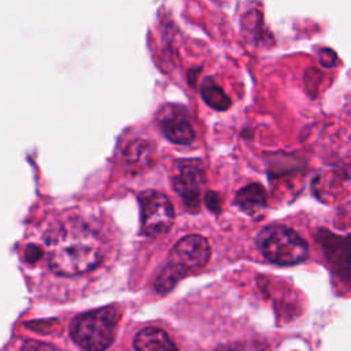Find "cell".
<instances>
[{"instance_id": "obj_1", "label": "cell", "mask_w": 351, "mask_h": 351, "mask_svg": "<svg viewBox=\"0 0 351 351\" xmlns=\"http://www.w3.org/2000/svg\"><path fill=\"white\" fill-rule=\"evenodd\" d=\"M48 265L59 276L73 277L92 270L103 255L99 234L80 222H67L53 228L45 237Z\"/></svg>"}, {"instance_id": "obj_2", "label": "cell", "mask_w": 351, "mask_h": 351, "mask_svg": "<svg viewBox=\"0 0 351 351\" xmlns=\"http://www.w3.org/2000/svg\"><path fill=\"white\" fill-rule=\"evenodd\" d=\"M210 252L207 240L199 234L180 239L170 250L167 265L155 278V289L159 293L169 292L181 277L202 269L208 262Z\"/></svg>"}, {"instance_id": "obj_3", "label": "cell", "mask_w": 351, "mask_h": 351, "mask_svg": "<svg viewBox=\"0 0 351 351\" xmlns=\"http://www.w3.org/2000/svg\"><path fill=\"white\" fill-rule=\"evenodd\" d=\"M119 311L112 306L77 315L70 324L71 339L86 351H104L111 346Z\"/></svg>"}, {"instance_id": "obj_4", "label": "cell", "mask_w": 351, "mask_h": 351, "mask_svg": "<svg viewBox=\"0 0 351 351\" xmlns=\"http://www.w3.org/2000/svg\"><path fill=\"white\" fill-rule=\"evenodd\" d=\"M256 245L267 261L280 266L298 265L308 255L307 243L284 225L263 228L256 236Z\"/></svg>"}, {"instance_id": "obj_5", "label": "cell", "mask_w": 351, "mask_h": 351, "mask_svg": "<svg viewBox=\"0 0 351 351\" xmlns=\"http://www.w3.org/2000/svg\"><path fill=\"white\" fill-rule=\"evenodd\" d=\"M141 208V233L158 236L167 232L174 221V211L169 197L158 191H144L138 195Z\"/></svg>"}, {"instance_id": "obj_6", "label": "cell", "mask_w": 351, "mask_h": 351, "mask_svg": "<svg viewBox=\"0 0 351 351\" xmlns=\"http://www.w3.org/2000/svg\"><path fill=\"white\" fill-rule=\"evenodd\" d=\"M203 184L204 173L199 160L182 159L177 163L173 186L192 211L199 210V196Z\"/></svg>"}, {"instance_id": "obj_7", "label": "cell", "mask_w": 351, "mask_h": 351, "mask_svg": "<svg viewBox=\"0 0 351 351\" xmlns=\"http://www.w3.org/2000/svg\"><path fill=\"white\" fill-rule=\"evenodd\" d=\"M158 121L163 134L171 143L186 145L195 140V130L185 108L169 104L160 110Z\"/></svg>"}, {"instance_id": "obj_8", "label": "cell", "mask_w": 351, "mask_h": 351, "mask_svg": "<svg viewBox=\"0 0 351 351\" xmlns=\"http://www.w3.org/2000/svg\"><path fill=\"white\" fill-rule=\"evenodd\" d=\"M134 348L136 351H178L167 333L154 326L144 328L136 335Z\"/></svg>"}, {"instance_id": "obj_9", "label": "cell", "mask_w": 351, "mask_h": 351, "mask_svg": "<svg viewBox=\"0 0 351 351\" xmlns=\"http://www.w3.org/2000/svg\"><path fill=\"white\" fill-rule=\"evenodd\" d=\"M234 202L241 211L254 215L265 207L266 192L261 184H250L237 192Z\"/></svg>"}, {"instance_id": "obj_10", "label": "cell", "mask_w": 351, "mask_h": 351, "mask_svg": "<svg viewBox=\"0 0 351 351\" xmlns=\"http://www.w3.org/2000/svg\"><path fill=\"white\" fill-rule=\"evenodd\" d=\"M322 245L326 251L328 259L332 262V265L336 269H344L348 267L351 262V247L346 244L344 239H340L333 234L321 236Z\"/></svg>"}, {"instance_id": "obj_11", "label": "cell", "mask_w": 351, "mask_h": 351, "mask_svg": "<svg viewBox=\"0 0 351 351\" xmlns=\"http://www.w3.org/2000/svg\"><path fill=\"white\" fill-rule=\"evenodd\" d=\"M200 95H202L204 103L214 110L225 111L230 107L229 96L211 77H207L203 80V82L200 85Z\"/></svg>"}, {"instance_id": "obj_12", "label": "cell", "mask_w": 351, "mask_h": 351, "mask_svg": "<svg viewBox=\"0 0 351 351\" xmlns=\"http://www.w3.org/2000/svg\"><path fill=\"white\" fill-rule=\"evenodd\" d=\"M21 351H62L60 348L38 340H26Z\"/></svg>"}, {"instance_id": "obj_13", "label": "cell", "mask_w": 351, "mask_h": 351, "mask_svg": "<svg viewBox=\"0 0 351 351\" xmlns=\"http://www.w3.org/2000/svg\"><path fill=\"white\" fill-rule=\"evenodd\" d=\"M335 60H336V53L332 49H324L321 52V56H319L321 64H324L326 67H332Z\"/></svg>"}, {"instance_id": "obj_14", "label": "cell", "mask_w": 351, "mask_h": 351, "mask_svg": "<svg viewBox=\"0 0 351 351\" xmlns=\"http://www.w3.org/2000/svg\"><path fill=\"white\" fill-rule=\"evenodd\" d=\"M206 202H207V206H210V208L215 211V207H214V204H217V206H218L219 197H218V196H217L214 192H208V193L206 195Z\"/></svg>"}, {"instance_id": "obj_15", "label": "cell", "mask_w": 351, "mask_h": 351, "mask_svg": "<svg viewBox=\"0 0 351 351\" xmlns=\"http://www.w3.org/2000/svg\"><path fill=\"white\" fill-rule=\"evenodd\" d=\"M217 351H245V350L240 346H223V347H219Z\"/></svg>"}]
</instances>
